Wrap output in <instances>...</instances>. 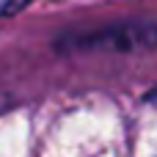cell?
<instances>
[{
	"mask_svg": "<svg viewBox=\"0 0 157 157\" xmlns=\"http://www.w3.org/2000/svg\"><path fill=\"white\" fill-rule=\"evenodd\" d=\"M30 0H0V17H8V14H17L19 8H25Z\"/></svg>",
	"mask_w": 157,
	"mask_h": 157,
	"instance_id": "cell-1",
	"label": "cell"
}]
</instances>
